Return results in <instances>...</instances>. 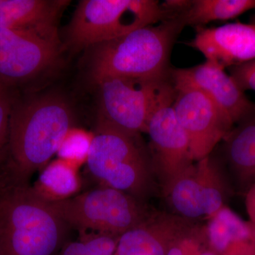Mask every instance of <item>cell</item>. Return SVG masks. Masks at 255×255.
<instances>
[{"instance_id":"44dd1931","label":"cell","mask_w":255,"mask_h":255,"mask_svg":"<svg viewBox=\"0 0 255 255\" xmlns=\"http://www.w3.org/2000/svg\"><path fill=\"white\" fill-rule=\"evenodd\" d=\"M119 236L99 233H80L76 241H67L54 255H114Z\"/></svg>"},{"instance_id":"2e32d148","label":"cell","mask_w":255,"mask_h":255,"mask_svg":"<svg viewBox=\"0 0 255 255\" xmlns=\"http://www.w3.org/2000/svg\"><path fill=\"white\" fill-rule=\"evenodd\" d=\"M224 139L231 168L241 182L251 187L255 183V110L233 128Z\"/></svg>"},{"instance_id":"603a6c76","label":"cell","mask_w":255,"mask_h":255,"mask_svg":"<svg viewBox=\"0 0 255 255\" xmlns=\"http://www.w3.org/2000/svg\"><path fill=\"white\" fill-rule=\"evenodd\" d=\"M206 244L205 227L195 226L174 242L166 255H198L205 249Z\"/></svg>"},{"instance_id":"277c9868","label":"cell","mask_w":255,"mask_h":255,"mask_svg":"<svg viewBox=\"0 0 255 255\" xmlns=\"http://www.w3.org/2000/svg\"><path fill=\"white\" fill-rule=\"evenodd\" d=\"M169 18L157 0H82L65 31L66 43L89 48Z\"/></svg>"},{"instance_id":"83f0119b","label":"cell","mask_w":255,"mask_h":255,"mask_svg":"<svg viewBox=\"0 0 255 255\" xmlns=\"http://www.w3.org/2000/svg\"><path fill=\"white\" fill-rule=\"evenodd\" d=\"M252 23H253V24H255V15L254 16V17L253 18V20H252Z\"/></svg>"},{"instance_id":"e0dca14e","label":"cell","mask_w":255,"mask_h":255,"mask_svg":"<svg viewBox=\"0 0 255 255\" xmlns=\"http://www.w3.org/2000/svg\"><path fill=\"white\" fill-rule=\"evenodd\" d=\"M171 207L177 216L189 220L204 216L200 179L196 162H193L163 188Z\"/></svg>"},{"instance_id":"7a4b0ae2","label":"cell","mask_w":255,"mask_h":255,"mask_svg":"<svg viewBox=\"0 0 255 255\" xmlns=\"http://www.w3.org/2000/svg\"><path fill=\"white\" fill-rule=\"evenodd\" d=\"M70 228L28 183L0 174V255H54Z\"/></svg>"},{"instance_id":"5bb4252c","label":"cell","mask_w":255,"mask_h":255,"mask_svg":"<svg viewBox=\"0 0 255 255\" xmlns=\"http://www.w3.org/2000/svg\"><path fill=\"white\" fill-rule=\"evenodd\" d=\"M67 0H0V27L60 41L58 24Z\"/></svg>"},{"instance_id":"ac0fdd59","label":"cell","mask_w":255,"mask_h":255,"mask_svg":"<svg viewBox=\"0 0 255 255\" xmlns=\"http://www.w3.org/2000/svg\"><path fill=\"white\" fill-rule=\"evenodd\" d=\"M81 186L78 168L58 158L42 169L32 187L45 200L58 201L77 195Z\"/></svg>"},{"instance_id":"30bf717a","label":"cell","mask_w":255,"mask_h":255,"mask_svg":"<svg viewBox=\"0 0 255 255\" xmlns=\"http://www.w3.org/2000/svg\"><path fill=\"white\" fill-rule=\"evenodd\" d=\"M170 75L175 89L188 87L204 92L234 125L255 110V104L246 97L225 69L208 60L191 68L171 69Z\"/></svg>"},{"instance_id":"5b68a950","label":"cell","mask_w":255,"mask_h":255,"mask_svg":"<svg viewBox=\"0 0 255 255\" xmlns=\"http://www.w3.org/2000/svg\"><path fill=\"white\" fill-rule=\"evenodd\" d=\"M137 136L98 118L87 164L105 187L143 201L152 185L150 162Z\"/></svg>"},{"instance_id":"9a60e30c","label":"cell","mask_w":255,"mask_h":255,"mask_svg":"<svg viewBox=\"0 0 255 255\" xmlns=\"http://www.w3.org/2000/svg\"><path fill=\"white\" fill-rule=\"evenodd\" d=\"M209 248L216 255H255V226L224 206L205 226Z\"/></svg>"},{"instance_id":"52a82bcc","label":"cell","mask_w":255,"mask_h":255,"mask_svg":"<svg viewBox=\"0 0 255 255\" xmlns=\"http://www.w3.org/2000/svg\"><path fill=\"white\" fill-rule=\"evenodd\" d=\"M48 202L69 227L79 233L120 237L152 214L143 201L105 186L65 200Z\"/></svg>"},{"instance_id":"8992f818","label":"cell","mask_w":255,"mask_h":255,"mask_svg":"<svg viewBox=\"0 0 255 255\" xmlns=\"http://www.w3.org/2000/svg\"><path fill=\"white\" fill-rule=\"evenodd\" d=\"M97 85L98 118L131 135L146 132L153 114L176 95L170 73L154 78H107Z\"/></svg>"},{"instance_id":"7402d4cb","label":"cell","mask_w":255,"mask_h":255,"mask_svg":"<svg viewBox=\"0 0 255 255\" xmlns=\"http://www.w3.org/2000/svg\"><path fill=\"white\" fill-rule=\"evenodd\" d=\"M93 137L94 132L79 128H71L57 152L58 158L79 169L82 164L87 163Z\"/></svg>"},{"instance_id":"484cf974","label":"cell","mask_w":255,"mask_h":255,"mask_svg":"<svg viewBox=\"0 0 255 255\" xmlns=\"http://www.w3.org/2000/svg\"><path fill=\"white\" fill-rule=\"evenodd\" d=\"M246 206L251 223L255 226V183L250 187L247 193Z\"/></svg>"},{"instance_id":"4fadbf2b","label":"cell","mask_w":255,"mask_h":255,"mask_svg":"<svg viewBox=\"0 0 255 255\" xmlns=\"http://www.w3.org/2000/svg\"><path fill=\"white\" fill-rule=\"evenodd\" d=\"M195 226L176 214H152L119 237L114 255H166L179 238Z\"/></svg>"},{"instance_id":"d4e9b609","label":"cell","mask_w":255,"mask_h":255,"mask_svg":"<svg viewBox=\"0 0 255 255\" xmlns=\"http://www.w3.org/2000/svg\"><path fill=\"white\" fill-rule=\"evenodd\" d=\"M230 75L242 91L255 92V60L228 68Z\"/></svg>"},{"instance_id":"ffe728a7","label":"cell","mask_w":255,"mask_h":255,"mask_svg":"<svg viewBox=\"0 0 255 255\" xmlns=\"http://www.w3.org/2000/svg\"><path fill=\"white\" fill-rule=\"evenodd\" d=\"M196 162L200 179L204 216L209 219L226 206V186L211 155Z\"/></svg>"},{"instance_id":"7c38bea8","label":"cell","mask_w":255,"mask_h":255,"mask_svg":"<svg viewBox=\"0 0 255 255\" xmlns=\"http://www.w3.org/2000/svg\"><path fill=\"white\" fill-rule=\"evenodd\" d=\"M188 45L223 69L246 63L255 60V24L236 22L198 28Z\"/></svg>"},{"instance_id":"6da1fadb","label":"cell","mask_w":255,"mask_h":255,"mask_svg":"<svg viewBox=\"0 0 255 255\" xmlns=\"http://www.w3.org/2000/svg\"><path fill=\"white\" fill-rule=\"evenodd\" d=\"M73 113L60 96L47 95L13 101L5 169L20 182L42 170L58 152L73 128Z\"/></svg>"},{"instance_id":"8fae6325","label":"cell","mask_w":255,"mask_h":255,"mask_svg":"<svg viewBox=\"0 0 255 255\" xmlns=\"http://www.w3.org/2000/svg\"><path fill=\"white\" fill-rule=\"evenodd\" d=\"M173 102L156 111L146 131L150 137L163 188L194 162L191 159L189 138L172 109Z\"/></svg>"},{"instance_id":"ba28073f","label":"cell","mask_w":255,"mask_h":255,"mask_svg":"<svg viewBox=\"0 0 255 255\" xmlns=\"http://www.w3.org/2000/svg\"><path fill=\"white\" fill-rule=\"evenodd\" d=\"M172 109L187 133L191 159L195 162L211 155L234 124L211 98L196 89H176Z\"/></svg>"},{"instance_id":"4316f807","label":"cell","mask_w":255,"mask_h":255,"mask_svg":"<svg viewBox=\"0 0 255 255\" xmlns=\"http://www.w3.org/2000/svg\"><path fill=\"white\" fill-rule=\"evenodd\" d=\"M198 255H215V253L214 252H212L211 251V250L209 249V248H208V249L203 250L200 253H199Z\"/></svg>"},{"instance_id":"d6986e66","label":"cell","mask_w":255,"mask_h":255,"mask_svg":"<svg viewBox=\"0 0 255 255\" xmlns=\"http://www.w3.org/2000/svg\"><path fill=\"white\" fill-rule=\"evenodd\" d=\"M255 9V0H187L178 16L196 29L216 21L232 19Z\"/></svg>"},{"instance_id":"3957f363","label":"cell","mask_w":255,"mask_h":255,"mask_svg":"<svg viewBox=\"0 0 255 255\" xmlns=\"http://www.w3.org/2000/svg\"><path fill=\"white\" fill-rule=\"evenodd\" d=\"M184 26L180 16H174L90 47V77L97 84L114 77L154 78L168 75L171 51Z\"/></svg>"},{"instance_id":"cb8c5ba5","label":"cell","mask_w":255,"mask_h":255,"mask_svg":"<svg viewBox=\"0 0 255 255\" xmlns=\"http://www.w3.org/2000/svg\"><path fill=\"white\" fill-rule=\"evenodd\" d=\"M12 104L9 90L0 86V173L4 170L7 158L9 119Z\"/></svg>"},{"instance_id":"9c48e42d","label":"cell","mask_w":255,"mask_h":255,"mask_svg":"<svg viewBox=\"0 0 255 255\" xmlns=\"http://www.w3.org/2000/svg\"><path fill=\"white\" fill-rule=\"evenodd\" d=\"M61 42L22 30L0 27V86L9 90L51 68Z\"/></svg>"}]
</instances>
